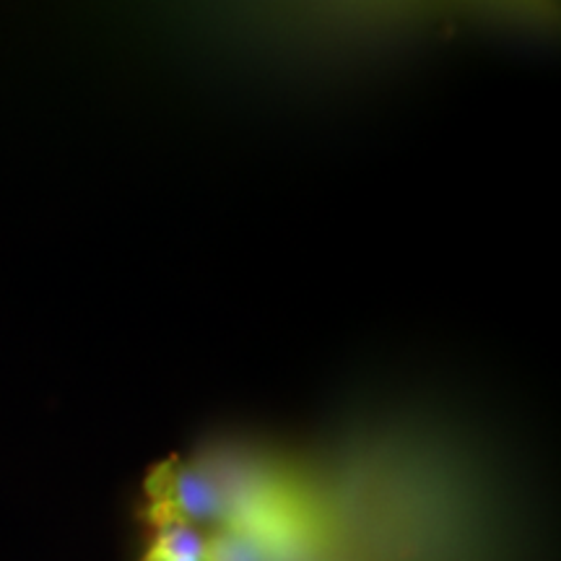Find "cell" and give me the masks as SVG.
Returning a JSON list of instances; mask_svg holds the SVG:
<instances>
[{"mask_svg":"<svg viewBox=\"0 0 561 561\" xmlns=\"http://www.w3.org/2000/svg\"><path fill=\"white\" fill-rule=\"evenodd\" d=\"M206 551H208V543L203 541V536L193 528V525L164 523L146 561H182V559L203 561L206 559Z\"/></svg>","mask_w":561,"mask_h":561,"instance_id":"cell-1","label":"cell"},{"mask_svg":"<svg viewBox=\"0 0 561 561\" xmlns=\"http://www.w3.org/2000/svg\"><path fill=\"white\" fill-rule=\"evenodd\" d=\"M182 561H193V559H182Z\"/></svg>","mask_w":561,"mask_h":561,"instance_id":"cell-2","label":"cell"}]
</instances>
